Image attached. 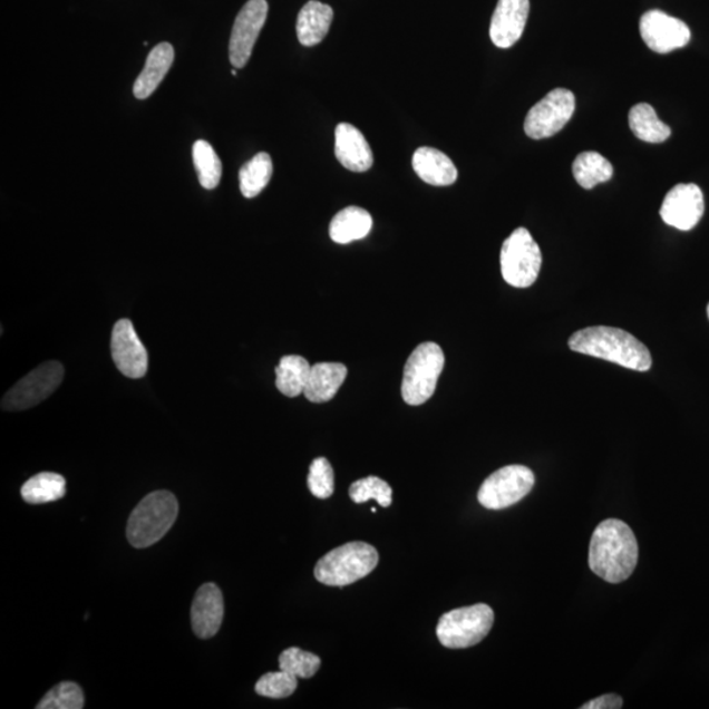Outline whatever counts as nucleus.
<instances>
[{
	"instance_id": "nucleus-1",
	"label": "nucleus",
	"mask_w": 709,
	"mask_h": 709,
	"mask_svg": "<svg viewBox=\"0 0 709 709\" xmlns=\"http://www.w3.org/2000/svg\"><path fill=\"white\" fill-rule=\"evenodd\" d=\"M639 561V544L630 526L608 519L598 526L590 542L589 565L598 577L620 583L631 577Z\"/></svg>"
},
{
	"instance_id": "nucleus-2",
	"label": "nucleus",
	"mask_w": 709,
	"mask_h": 709,
	"mask_svg": "<svg viewBox=\"0 0 709 709\" xmlns=\"http://www.w3.org/2000/svg\"><path fill=\"white\" fill-rule=\"evenodd\" d=\"M569 347L575 352L611 361L633 371L647 372L652 367V357L637 337L622 329L593 327L574 332Z\"/></svg>"
},
{
	"instance_id": "nucleus-3",
	"label": "nucleus",
	"mask_w": 709,
	"mask_h": 709,
	"mask_svg": "<svg viewBox=\"0 0 709 709\" xmlns=\"http://www.w3.org/2000/svg\"><path fill=\"white\" fill-rule=\"evenodd\" d=\"M179 505L173 493L158 491L146 496L133 509L128 526V542L143 550L158 543L174 526Z\"/></svg>"
},
{
	"instance_id": "nucleus-4",
	"label": "nucleus",
	"mask_w": 709,
	"mask_h": 709,
	"mask_svg": "<svg viewBox=\"0 0 709 709\" xmlns=\"http://www.w3.org/2000/svg\"><path fill=\"white\" fill-rule=\"evenodd\" d=\"M379 564L375 546L363 542L347 543L324 555L314 569V577L323 585L349 586L367 577Z\"/></svg>"
},
{
	"instance_id": "nucleus-5",
	"label": "nucleus",
	"mask_w": 709,
	"mask_h": 709,
	"mask_svg": "<svg viewBox=\"0 0 709 709\" xmlns=\"http://www.w3.org/2000/svg\"><path fill=\"white\" fill-rule=\"evenodd\" d=\"M445 352L434 342L419 344L406 361L401 394L411 406L424 405L437 389L439 376L445 368Z\"/></svg>"
},
{
	"instance_id": "nucleus-6",
	"label": "nucleus",
	"mask_w": 709,
	"mask_h": 709,
	"mask_svg": "<svg viewBox=\"0 0 709 709\" xmlns=\"http://www.w3.org/2000/svg\"><path fill=\"white\" fill-rule=\"evenodd\" d=\"M493 624L492 608L479 603L443 615L437 627V637L443 647L467 649L482 642L489 634Z\"/></svg>"
},
{
	"instance_id": "nucleus-7",
	"label": "nucleus",
	"mask_w": 709,
	"mask_h": 709,
	"mask_svg": "<svg viewBox=\"0 0 709 709\" xmlns=\"http://www.w3.org/2000/svg\"><path fill=\"white\" fill-rule=\"evenodd\" d=\"M543 256L541 247L527 229L519 227L508 236L501 250V271L505 282L515 288H528L537 280Z\"/></svg>"
},
{
	"instance_id": "nucleus-8",
	"label": "nucleus",
	"mask_w": 709,
	"mask_h": 709,
	"mask_svg": "<svg viewBox=\"0 0 709 709\" xmlns=\"http://www.w3.org/2000/svg\"><path fill=\"white\" fill-rule=\"evenodd\" d=\"M534 485V472L524 465H507L485 479L478 491V502L491 509L506 508L518 504Z\"/></svg>"
},
{
	"instance_id": "nucleus-9",
	"label": "nucleus",
	"mask_w": 709,
	"mask_h": 709,
	"mask_svg": "<svg viewBox=\"0 0 709 709\" xmlns=\"http://www.w3.org/2000/svg\"><path fill=\"white\" fill-rule=\"evenodd\" d=\"M65 369L58 361H47L25 376L7 391L2 400L6 411H23L46 401L64 380Z\"/></svg>"
},
{
	"instance_id": "nucleus-10",
	"label": "nucleus",
	"mask_w": 709,
	"mask_h": 709,
	"mask_svg": "<svg viewBox=\"0 0 709 709\" xmlns=\"http://www.w3.org/2000/svg\"><path fill=\"white\" fill-rule=\"evenodd\" d=\"M574 110V94L566 88H555L530 109L524 132L532 139L555 136L571 120Z\"/></svg>"
},
{
	"instance_id": "nucleus-11",
	"label": "nucleus",
	"mask_w": 709,
	"mask_h": 709,
	"mask_svg": "<svg viewBox=\"0 0 709 709\" xmlns=\"http://www.w3.org/2000/svg\"><path fill=\"white\" fill-rule=\"evenodd\" d=\"M268 14V0H249L236 14L229 42V58L235 69L245 68L247 65Z\"/></svg>"
},
{
	"instance_id": "nucleus-12",
	"label": "nucleus",
	"mask_w": 709,
	"mask_h": 709,
	"mask_svg": "<svg viewBox=\"0 0 709 709\" xmlns=\"http://www.w3.org/2000/svg\"><path fill=\"white\" fill-rule=\"evenodd\" d=\"M640 33L648 48L660 55L681 49L691 40L690 28L682 20L659 10L642 14Z\"/></svg>"
},
{
	"instance_id": "nucleus-13",
	"label": "nucleus",
	"mask_w": 709,
	"mask_h": 709,
	"mask_svg": "<svg viewBox=\"0 0 709 709\" xmlns=\"http://www.w3.org/2000/svg\"><path fill=\"white\" fill-rule=\"evenodd\" d=\"M660 214L664 224L678 231H691L705 214L703 192L697 184H677L664 196Z\"/></svg>"
},
{
	"instance_id": "nucleus-14",
	"label": "nucleus",
	"mask_w": 709,
	"mask_h": 709,
	"mask_svg": "<svg viewBox=\"0 0 709 709\" xmlns=\"http://www.w3.org/2000/svg\"><path fill=\"white\" fill-rule=\"evenodd\" d=\"M110 352L125 378L142 379L147 372L149 357L129 320L117 321L110 338Z\"/></svg>"
},
{
	"instance_id": "nucleus-15",
	"label": "nucleus",
	"mask_w": 709,
	"mask_h": 709,
	"mask_svg": "<svg viewBox=\"0 0 709 709\" xmlns=\"http://www.w3.org/2000/svg\"><path fill=\"white\" fill-rule=\"evenodd\" d=\"M225 612L224 595L216 583H205L192 602L191 623L198 639L216 637L223 624Z\"/></svg>"
},
{
	"instance_id": "nucleus-16",
	"label": "nucleus",
	"mask_w": 709,
	"mask_h": 709,
	"mask_svg": "<svg viewBox=\"0 0 709 709\" xmlns=\"http://www.w3.org/2000/svg\"><path fill=\"white\" fill-rule=\"evenodd\" d=\"M530 0H499L491 23V39L501 49L512 48L526 28Z\"/></svg>"
},
{
	"instance_id": "nucleus-17",
	"label": "nucleus",
	"mask_w": 709,
	"mask_h": 709,
	"mask_svg": "<svg viewBox=\"0 0 709 709\" xmlns=\"http://www.w3.org/2000/svg\"><path fill=\"white\" fill-rule=\"evenodd\" d=\"M336 157L353 173H366L373 166V153L363 133L347 123L336 129Z\"/></svg>"
},
{
	"instance_id": "nucleus-18",
	"label": "nucleus",
	"mask_w": 709,
	"mask_h": 709,
	"mask_svg": "<svg viewBox=\"0 0 709 709\" xmlns=\"http://www.w3.org/2000/svg\"><path fill=\"white\" fill-rule=\"evenodd\" d=\"M414 172L427 184L447 187L457 181V168L448 155L434 147H419L412 155Z\"/></svg>"
},
{
	"instance_id": "nucleus-19",
	"label": "nucleus",
	"mask_w": 709,
	"mask_h": 709,
	"mask_svg": "<svg viewBox=\"0 0 709 709\" xmlns=\"http://www.w3.org/2000/svg\"><path fill=\"white\" fill-rule=\"evenodd\" d=\"M175 51L172 43L161 42L153 48L146 58L143 72L139 74L135 87H133V93H135L137 99H147L157 90L168 70L172 69Z\"/></svg>"
},
{
	"instance_id": "nucleus-20",
	"label": "nucleus",
	"mask_w": 709,
	"mask_h": 709,
	"mask_svg": "<svg viewBox=\"0 0 709 709\" xmlns=\"http://www.w3.org/2000/svg\"><path fill=\"white\" fill-rule=\"evenodd\" d=\"M332 19H334V11L329 4L310 0L302 7L298 25H295L301 46L314 47L322 42L330 31Z\"/></svg>"
},
{
	"instance_id": "nucleus-21",
	"label": "nucleus",
	"mask_w": 709,
	"mask_h": 709,
	"mask_svg": "<svg viewBox=\"0 0 709 709\" xmlns=\"http://www.w3.org/2000/svg\"><path fill=\"white\" fill-rule=\"evenodd\" d=\"M346 378L347 367L344 365L317 363L310 368L304 396L310 402H328L336 397Z\"/></svg>"
},
{
	"instance_id": "nucleus-22",
	"label": "nucleus",
	"mask_w": 709,
	"mask_h": 709,
	"mask_svg": "<svg viewBox=\"0 0 709 709\" xmlns=\"http://www.w3.org/2000/svg\"><path fill=\"white\" fill-rule=\"evenodd\" d=\"M371 214L359 206H349L336 214L330 223V239L339 245L366 239L372 231Z\"/></svg>"
},
{
	"instance_id": "nucleus-23",
	"label": "nucleus",
	"mask_w": 709,
	"mask_h": 709,
	"mask_svg": "<svg viewBox=\"0 0 709 709\" xmlns=\"http://www.w3.org/2000/svg\"><path fill=\"white\" fill-rule=\"evenodd\" d=\"M628 122L633 135L641 142L649 144H661L667 142L671 135V129L657 116L655 110L648 103H640L631 108Z\"/></svg>"
},
{
	"instance_id": "nucleus-24",
	"label": "nucleus",
	"mask_w": 709,
	"mask_h": 709,
	"mask_svg": "<svg viewBox=\"0 0 709 709\" xmlns=\"http://www.w3.org/2000/svg\"><path fill=\"white\" fill-rule=\"evenodd\" d=\"M310 368L312 366L309 365V361L299 354H288L280 360L275 369L276 388L280 394L291 398L304 395Z\"/></svg>"
},
{
	"instance_id": "nucleus-25",
	"label": "nucleus",
	"mask_w": 709,
	"mask_h": 709,
	"mask_svg": "<svg viewBox=\"0 0 709 709\" xmlns=\"http://www.w3.org/2000/svg\"><path fill=\"white\" fill-rule=\"evenodd\" d=\"M66 479L57 473L43 472L21 487V497L31 505L50 504L65 497Z\"/></svg>"
},
{
	"instance_id": "nucleus-26",
	"label": "nucleus",
	"mask_w": 709,
	"mask_h": 709,
	"mask_svg": "<svg viewBox=\"0 0 709 709\" xmlns=\"http://www.w3.org/2000/svg\"><path fill=\"white\" fill-rule=\"evenodd\" d=\"M612 174H614V167L600 153L583 152L574 159V179L582 188L591 190L598 184L609 182Z\"/></svg>"
},
{
	"instance_id": "nucleus-27",
	"label": "nucleus",
	"mask_w": 709,
	"mask_h": 709,
	"mask_svg": "<svg viewBox=\"0 0 709 709\" xmlns=\"http://www.w3.org/2000/svg\"><path fill=\"white\" fill-rule=\"evenodd\" d=\"M273 172L272 159L268 153H258L240 169V188L246 198H253L268 187Z\"/></svg>"
},
{
	"instance_id": "nucleus-28",
	"label": "nucleus",
	"mask_w": 709,
	"mask_h": 709,
	"mask_svg": "<svg viewBox=\"0 0 709 709\" xmlns=\"http://www.w3.org/2000/svg\"><path fill=\"white\" fill-rule=\"evenodd\" d=\"M194 155V164L198 176V182L205 190H214L218 186L221 175H223V165L216 152H214L210 143L198 139L192 149Z\"/></svg>"
},
{
	"instance_id": "nucleus-29",
	"label": "nucleus",
	"mask_w": 709,
	"mask_h": 709,
	"mask_svg": "<svg viewBox=\"0 0 709 709\" xmlns=\"http://www.w3.org/2000/svg\"><path fill=\"white\" fill-rule=\"evenodd\" d=\"M280 670L286 671L294 677L308 679L315 676L321 668V659L300 648L285 649L279 657Z\"/></svg>"
},
{
	"instance_id": "nucleus-30",
	"label": "nucleus",
	"mask_w": 709,
	"mask_h": 709,
	"mask_svg": "<svg viewBox=\"0 0 709 709\" xmlns=\"http://www.w3.org/2000/svg\"><path fill=\"white\" fill-rule=\"evenodd\" d=\"M350 497L354 504H366L369 499H375L381 507H389L394 491L383 479L369 476L350 486Z\"/></svg>"
},
{
	"instance_id": "nucleus-31",
	"label": "nucleus",
	"mask_w": 709,
	"mask_h": 709,
	"mask_svg": "<svg viewBox=\"0 0 709 709\" xmlns=\"http://www.w3.org/2000/svg\"><path fill=\"white\" fill-rule=\"evenodd\" d=\"M84 707V691L74 682L55 686L36 706L37 709H82Z\"/></svg>"
},
{
	"instance_id": "nucleus-32",
	"label": "nucleus",
	"mask_w": 709,
	"mask_h": 709,
	"mask_svg": "<svg viewBox=\"0 0 709 709\" xmlns=\"http://www.w3.org/2000/svg\"><path fill=\"white\" fill-rule=\"evenodd\" d=\"M298 679L284 670L268 673L256 682L255 691L264 698L284 699L291 697L298 689Z\"/></svg>"
},
{
	"instance_id": "nucleus-33",
	"label": "nucleus",
	"mask_w": 709,
	"mask_h": 709,
	"mask_svg": "<svg viewBox=\"0 0 709 709\" xmlns=\"http://www.w3.org/2000/svg\"><path fill=\"white\" fill-rule=\"evenodd\" d=\"M308 486L317 498L327 499L334 493V470L324 457H319L310 464Z\"/></svg>"
},
{
	"instance_id": "nucleus-34",
	"label": "nucleus",
	"mask_w": 709,
	"mask_h": 709,
	"mask_svg": "<svg viewBox=\"0 0 709 709\" xmlns=\"http://www.w3.org/2000/svg\"><path fill=\"white\" fill-rule=\"evenodd\" d=\"M622 707V698L615 696V693H608V696L590 700L589 703L582 706L581 709H619Z\"/></svg>"
},
{
	"instance_id": "nucleus-35",
	"label": "nucleus",
	"mask_w": 709,
	"mask_h": 709,
	"mask_svg": "<svg viewBox=\"0 0 709 709\" xmlns=\"http://www.w3.org/2000/svg\"><path fill=\"white\" fill-rule=\"evenodd\" d=\"M371 512H372V513H376V512H378V509H376V507H372V508H371Z\"/></svg>"
},
{
	"instance_id": "nucleus-36",
	"label": "nucleus",
	"mask_w": 709,
	"mask_h": 709,
	"mask_svg": "<svg viewBox=\"0 0 709 709\" xmlns=\"http://www.w3.org/2000/svg\"><path fill=\"white\" fill-rule=\"evenodd\" d=\"M232 76H234V77L236 76V71L235 70H232Z\"/></svg>"
},
{
	"instance_id": "nucleus-37",
	"label": "nucleus",
	"mask_w": 709,
	"mask_h": 709,
	"mask_svg": "<svg viewBox=\"0 0 709 709\" xmlns=\"http://www.w3.org/2000/svg\"><path fill=\"white\" fill-rule=\"evenodd\" d=\"M707 314H708V319H709V304H708V308H707Z\"/></svg>"
}]
</instances>
